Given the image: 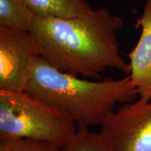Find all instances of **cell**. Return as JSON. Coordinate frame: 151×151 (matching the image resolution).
Returning <instances> with one entry per match:
<instances>
[{
  "instance_id": "cell-3",
  "label": "cell",
  "mask_w": 151,
  "mask_h": 151,
  "mask_svg": "<svg viewBox=\"0 0 151 151\" xmlns=\"http://www.w3.org/2000/svg\"><path fill=\"white\" fill-rule=\"evenodd\" d=\"M78 127L67 113L27 91L0 90V137L25 138L62 147Z\"/></svg>"
},
{
  "instance_id": "cell-2",
  "label": "cell",
  "mask_w": 151,
  "mask_h": 151,
  "mask_svg": "<svg viewBox=\"0 0 151 151\" xmlns=\"http://www.w3.org/2000/svg\"><path fill=\"white\" fill-rule=\"evenodd\" d=\"M26 91L64 111L78 128L100 127L118 104L132 102L137 93L129 76L102 81L63 72L37 56Z\"/></svg>"
},
{
  "instance_id": "cell-1",
  "label": "cell",
  "mask_w": 151,
  "mask_h": 151,
  "mask_svg": "<svg viewBox=\"0 0 151 151\" xmlns=\"http://www.w3.org/2000/svg\"><path fill=\"white\" fill-rule=\"evenodd\" d=\"M122 27V18L102 7L73 18L35 16L29 32L50 65L92 80L100 79L109 69L130 73L118 41Z\"/></svg>"
},
{
  "instance_id": "cell-9",
  "label": "cell",
  "mask_w": 151,
  "mask_h": 151,
  "mask_svg": "<svg viewBox=\"0 0 151 151\" xmlns=\"http://www.w3.org/2000/svg\"><path fill=\"white\" fill-rule=\"evenodd\" d=\"M60 151H111L99 132L88 128H78L71 140L61 147Z\"/></svg>"
},
{
  "instance_id": "cell-4",
  "label": "cell",
  "mask_w": 151,
  "mask_h": 151,
  "mask_svg": "<svg viewBox=\"0 0 151 151\" xmlns=\"http://www.w3.org/2000/svg\"><path fill=\"white\" fill-rule=\"evenodd\" d=\"M111 151H151V99L121 104L100 125Z\"/></svg>"
},
{
  "instance_id": "cell-10",
  "label": "cell",
  "mask_w": 151,
  "mask_h": 151,
  "mask_svg": "<svg viewBox=\"0 0 151 151\" xmlns=\"http://www.w3.org/2000/svg\"><path fill=\"white\" fill-rule=\"evenodd\" d=\"M61 147L25 138L0 137V151H60Z\"/></svg>"
},
{
  "instance_id": "cell-7",
  "label": "cell",
  "mask_w": 151,
  "mask_h": 151,
  "mask_svg": "<svg viewBox=\"0 0 151 151\" xmlns=\"http://www.w3.org/2000/svg\"><path fill=\"white\" fill-rule=\"evenodd\" d=\"M35 16L68 18L82 16L92 8L88 0H24Z\"/></svg>"
},
{
  "instance_id": "cell-8",
  "label": "cell",
  "mask_w": 151,
  "mask_h": 151,
  "mask_svg": "<svg viewBox=\"0 0 151 151\" xmlns=\"http://www.w3.org/2000/svg\"><path fill=\"white\" fill-rule=\"evenodd\" d=\"M35 16L24 0H0V27L29 31Z\"/></svg>"
},
{
  "instance_id": "cell-6",
  "label": "cell",
  "mask_w": 151,
  "mask_h": 151,
  "mask_svg": "<svg viewBox=\"0 0 151 151\" xmlns=\"http://www.w3.org/2000/svg\"><path fill=\"white\" fill-rule=\"evenodd\" d=\"M136 28H141L139 40L128 55L129 76L139 99H151V0H147L142 15L136 20Z\"/></svg>"
},
{
  "instance_id": "cell-5",
  "label": "cell",
  "mask_w": 151,
  "mask_h": 151,
  "mask_svg": "<svg viewBox=\"0 0 151 151\" xmlns=\"http://www.w3.org/2000/svg\"><path fill=\"white\" fill-rule=\"evenodd\" d=\"M39 50L29 31L0 27V90L26 91Z\"/></svg>"
}]
</instances>
